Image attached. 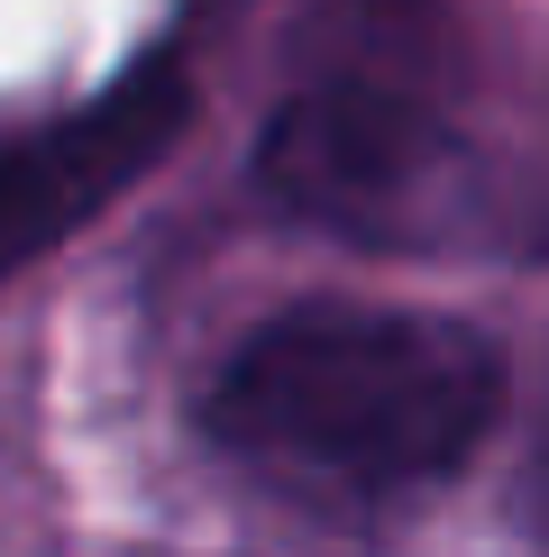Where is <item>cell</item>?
Segmentation results:
<instances>
[{
    "label": "cell",
    "mask_w": 549,
    "mask_h": 557,
    "mask_svg": "<svg viewBox=\"0 0 549 557\" xmlns=\"http://www.w3.org/2000/svg\"><path fill=\"white\" fill-rule=\"evenodd\" d=\"M503 421V347L449 311L303 301L229 347L202 430L229 457L349 494L457 475Z\"/></svg>",
    "instance_id": "obj_1"
},
{
    "label": "cell",
    "mask_w": 549,
    "mask_h": 557,
    "mask_svg": "<svg viewBox=\"0 0 549 557\" xmlns=\"http://www.w3.org/2000/svg\"><path fill=\"white\" fill-rule=\"evenodd\" d=\"M183 120H193V83L174 64H147L64 120L0 137V284L28 274L46 247H64L91 211H110L183 137Z\"/></svg>",
    "instance_id": "obj_2"
},
{
    "label": "cell",
    "mask_w": 549,
    "mask_h": 557,
    "mask_svg": "<svg viewBox=\"0 0 549 557\" xmlns=\"http://www.w3.org/2000/svg\"><path fill=\"white\" fill-rule=\"evenodd\" d=\"M440 156V120L376 74L293 91L257 137V183L303 220H357L403 201Z\"/></svg>",
    "instance_id": "obj_3"
},
{
    "label": "cell",
    "mask_w": 549,
    "mask_h": 557,
    "mask_svg": "<svg viewBox=\"0 0 549 557\" xmlns=\"http://www.w3.org/2000/svg\"><path fill=\"white\" fill-rule=\"evenodd\" d=\"M513 512H522V530H540V540H549V403H540V421H532V448H522Z\"/></svg>",
    "instance_id": "obj_4"
}]
</instances>
